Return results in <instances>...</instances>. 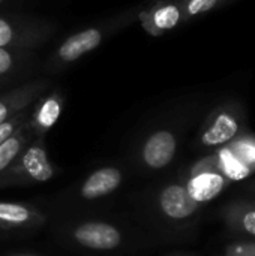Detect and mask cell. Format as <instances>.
<instances>
[{
    "label": "cell",
    "instance_id": "cell-24",
    "mask_svg": "<svg viewBox=\"0 0 255 256\" xmlns=\"http://www.w3.org/2000/svg\"><path fill=\"white\" fill-rule=\"evenodd\" d=\"M3 2H5V0H0V4H2V3H3Z\"/></svg>",
    "mask_w": 255,
    "mask_h": 256
},
{
    "label": "cell",
    "instance_id": "cell-10",
    "mask_svg": "<svg viewBox=\"0 0 255 256\" xmlns=\"http://www.w3.org/2000/svg\"><path fill=\"white\" fill-rule=\"evenodd\" d=\"M47 222V214L35 204L0 201V231L26 232L41 228Z\"/></svg>",
    "mask_w": 255,
    "mask_h": 256
},
{
    "label": "cell",
    "instance_id": "cell-7",
    "mask_svg": "<svg viewBox=\"0 0 255 256\" xmlns=\"http://www.w3.org/2000/svg\"><path fill=\"white\" fill-rule=\"evenodd\" d=\"M180 177L183 178L189 195L201 206L218 196L228 184H231V180H228L216 166L212 154H206V158L197 160Z\"/></svg>",
    "mask_w": 255,
    "mask_h": 256
},
{
    "label": "cell",
    "instance_id": "cell-19",
    "mask_svg": "<svg viewBox=\"0 0 255 256\" xmlns=\"http://www.w3.org/2000/svg\"><path fill=\"white\" fill-rule=\"evenodd\" d=\"M222 256H255V240H236L225 246Z\"/></svg>",
    "mask_w": 255,
    "mask_h": 256
},
{
    "label": "cell",
    "instance_id": "cell-18",
    "mask_svg": "<svg viewBox=\"0 0 255 256\" xmlns=\"http://www.w3.org/2000/svg\"><path fill=\"white\" fill-rule=\"evenodd\" d=\"M29 116H30V110H24L21 112H18L17 116L11 117L9 120L0 123V146L8 140L11 138L27 120H29Z\"/></svg>",
    "mask_w": 255,
    "mask_h": 256
},
{
    "label": "cell",
    "instance_id": "cell-20",
    "mask_svg": "<svg viewBox=\"0 0 255 256\" xmlns=\"http://www.w3.org/2000/svg\"><path fill=\"white\" fill-rule=\"evenodd\" d=\"M245 190H246L248 194H252V195H255V182L249 183V184H246V186H245Z\"/></svg>",
    "mask_w": 255,
    "mask_h": 256
},
{
    "label": "cell",
    "instance_id": "cell-11",
    "mask_svg": "<svg viewBox=\"0 0 255 256\" xmlns=\"http://www.w3.org/2000/svg\"><path fill=\"white\" fill-rule=\"evenodd\" d=\"M137 20L150 36H162L183 22L179 0H156L149 8L138 10Z\"/></svg>",
    "mask_w": 255,
    "mask_h": 256
},
{
    "label": "cell",
    "instance_id": "cell-15",
    "mask_svg": "<svg viewBox=\"0 0 255 256\" xmlns=\"http://www.w3.org/2000/svg\"><path fill=\"white\" fill-rule=\"evenodd\" d=\"M35 138L27 122L0 146V176L11 166V164L17 159V156L26 148V146Z\"/></svg>",
    "mask_w": 255,
    "mask_h": 256
},
{
    "label": "cell",
    "instance_id": "cell-8",
    "mask_svg": "<svg viewBox=\"0 0 255 256\" xmlns=\"http://www.w3.org/2000/svg\"><path fill=\"white\" fill-rule=\"evenodd\" d=\"M50 26L35 20L0 16V48H36L50 36Z\"/></svg>",
    "mask_w": 255,
    "mask_h": 256
},
{
    "label": "cell",
    "instance_id": "cell-5",
    "mask_svg": "<svg viewBox=\"0 0 255 256\" xmlns=\"http://www.w3.org/2000/svg\"><path fill=\"white\" fill-rule=\"evenodd\" d=\"M57 174L59 170L48 156L45 136H35L0 176V189L42 184Z\"/></svg>",
    "mask_w": 255,
    "mask_h": 256
},
{
    "label": "cell",
    "instance_id": "cell-17",
    "mask_svg": "<svg viewBox=\"0 0 255 256\" xmlns=\"http://www.w3.org/2000/svg\"><path fill=\"white\" fill-rule=\"evenodd\" d=\"M20 51L21 50L0 48V78L8 76L17 70L18 64L23 60V56Z\"/></svg>",
    "mask_w": 255,
    "mask_h": 256
},
{
    "label": "cell",
    "instance_id": "cell-22",
    "mask_svg": "<svg viewBox=\"0 0 255 256\" xmlns=\"http://www.w3.org/2000/svg\"><path fill=\"white\" fill-rule=\"evenodd\" d=\"M9 256H41V255H35V254H17V255H9Z\"/></svg>",
    "mask_w": 255,
    "mask_h": 256
},
{
    "label": "cell",
    "instance_id": "cell-4",
    "mask_svg": "<svg viewBox=\"0 0 255 256\" xmlns=\"http://www.w3.org/2000/svg\"><path fill=\"white\" fill-rule=\"evenodd\" d=\"M60 236L71 246L93 254H114L129 243L128 231L123 226L104 219L71 222L60 230Z\"/></svg>",
    "mask_w": 255,
    "mask_h": 256
},
{
    "label": "cell",
    "instance_id": "cell-3",
    "mask_svg": "<svg viewBox=\"0 0 255 256\" xmlns=\"http://www.w3.org/2000/svg\"><path fill=\"white\" fill-rule=\"evenodd\" d=\"M138 10L140 8L122 10L104 21H99L93 26H89L80 32L72 33L59 45V48L48 62V68L51 70H62L68 64L77 62L83 56L96 50L107 39H110L129 24H132L134 20H137Z\"/></svg>",
    "mask_w": 255,
    "mask_h": 256
},
{
    "label": "cell",
    "instance_id": "cell-16",
    "mask_svg": "<svg viewBox=\"0 0 255 256\" xmlns=\"http://www.w3.org/2000/svg\"><path fill=\"white\" fill-rule=\"evenodd\" d=\"M221 0H179L183 22L198 18L219 6Z\"/></svg>",
    "mask_w": 255,
    "mask_h": 256
},
{
    "label": "cell",
    "instance_id": "cell-9",
    "mask_svg": "<svg viewBox=\"0 0 255 256\" xmlns=\"http://www.w3.org/2000/svg\"><path fill=\"white\" fill-rule=\"evenodd\" d=\"M126 171L116 164L102 165L93 170L77 188V198L84 202H93L116 194L125 183Z\"/></svg>",
    "mask_w": 255,
    "mask_h": 256
},
{
    "label": "cell",
    "instance_id": "cell-23",
    "mask_svg": "<svg viewBox=\"0 0 255 256\" xmlns=\"http://www.w3.org/2000/svg\"><path fill=\"white\" fill-rule=\"evenodd\" d=\"M167 256H194V255H188V254H171V255Z\"/></svg>",
    "mask_w": 255,
    "mask_h": 256
},
{
    "label": "cell",
    "instance_id": "cell-12",
    "mask_svg": "<svg viewBox=\"0 0 255 256\" xmlns=\"http://www.w3.org/2000/svg\"><path fill=\"white\" fill-rule=\"evenodd\" d=\"M221 220L237 240H255V201L233 200L221 208Z\"/></svg>",
    "mask_w": 255,
    "mask_h": 256
},
{
    "label": "cell",
    "instance_id": "cell-6",
    "mask_svg": "<svg viewBox=\"0 0 255 256\" xmlns=\"http://www.w3.org/2000/svg\"><path fill=\"white\" fill-rule=\"evenodd\" d=\"M183 140L180 124H161L149 130L135 150V162L144 172H161L177 158Z\"/></svg>",
    "mask_w": 255,
    "mask_h": 256
},
{
    "label": "cell",
    "instance_id": "cell-14",
    "mask_svg": "<svg viewBox=\"0 0 255 256\" xmlns=\"http://www.w3.org/2000/svg\"><path fill=\"white\" fill-rule=\"evenodd\" d=\"M47 87H48L47 80H35L2 94L0 96V123L30 108V105L35 104L42 96Z\"/></svg>",
    "mask_w": 255,
    "mask_h": 256
},
{
    "label": "cell",
    "instance_id": "cell-21",
    "mask_svg": "<svg viewBox=\"0 0 255 256\" xmlns=\"http://www.w3.org/2000/svg\"><path fill=\"white\" fill-rule=\"evenodd\" d=\"M230 2H233V0H221L218 8H222V6H225V4H227V3H230Z\"/></svg>",
    "mask_w": 255,
    "mask_h": 256
},
{
    "label": "cell",
    "instance_id": "cell-1",
    "mask_svg": "<svg viewBox=\"0 0 255 256\" xmlns=\"http://www.w3.org/2000/svg\"><path fill=\"white\" fill-rule=\"evenodd\" d=\"M203 206L188 192L182 177L168 180L152 190L149 212L158 225L170 231H186L200 218Z\"/></svg>",
    "mask_w": 255,
    "mask_h": 256
},
{
    "label": "cell",
    "instance_id": "cell-2",
    "mask_svg": "<svg viewBox=\"0 0 255 256\" xmlns=\"http://www.w3.org/2000/svg\"><path fill=\"white\" fill-rule=\"evenodd\" d=\"M248 130L246 106L239 99H227L204 117L195 135L194 147L210 154L230 146Z\"/></svg>",
    "mask_w": 255,
    "mask_h": 256
},
{
    "label": "cell",
    "instance_id": "cell-13",
    "mask_svg": "<svg viewBox=\"0 0 255 256\" xmlns=\"http://www.w3.org/2000/svg\"><path fill=\"white\" fill-rule=\"evenodd\" d=\"M63 106L65 94L60 90H54L45 96H41L35 102L27 120V124L35 136H45L54 128L63 112Z\"/></svg>",
    "mask_w": 255,
    "mask_h": 256
}]
</instances>
